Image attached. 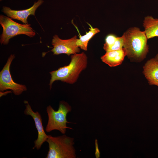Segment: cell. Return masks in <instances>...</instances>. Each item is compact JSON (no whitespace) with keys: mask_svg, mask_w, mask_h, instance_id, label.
<instances>
[{"mask_svg":"<svg viewBox=\"0 0 158 158\" xmlns=\"http://www.w3.org/2000/svg\"><path fill=\"white\" fill-rule=\"evenodd\" d=\"M72 111V107L67 102L60 101L57 111H55L51 105L47 106L46 111L48 116V122L45 128L47 132L53 130H58L62 134H65L67 129H73L67 126V123H72L67 120V114Z\"/></svg>","mask_w":158,"mask_h":158,"instance_id":"277c9868","label":"cell"},{"mask_svg":"<svg viewBox=\"0 0 158 158\" xmlns=\"http://www.w3.org/2000/svg\"><path fill=\"white\" fill-rule=\"evenodd\" d=\"M15 57L14 54H11L8 57L7 61L0 72V91H3L10 89L16 95H19L27 88L24 85L14 82L12 78L10 73V66L13 60Z\"/></svg>","mask_w":158,"mask_h":158,"instance_id":"8992f818","label":"cell"},{"mask_svg":"<svg viewBox=\"0 0 158 158\" xmlns=\"http://www.w3.org/2000/svg\"><path fill=\"white\" fill-rule=\"evenodd\" d=\"M10 92V91H7L5 92H3V93H2V92L0 91V97L4 95H6V94Z\"/></svg>","mask_w":158,"mask_h":158,"instance_id":"2e32d148","label":"cell"},{"mask_svg":"<svg viewBox=\"0 0 158 158\" xmlns=\"http://www.w3.org/2000/svg\"><path fill=\"white\" fill-rule=\"evenodd\" d=\"M123 44L124 39L123 35L118 37L114 43L109 48L107 51L121 49L123 48Z\"/></svg>","mask_w":158,"mask_h":158,"instance_id":"9a60e30c","label":"cell"},{"mask_svg":"<svg viewBox=\"0 0 158 158\" xmlns=\"http://www.w3.org/2000/svg\"><path fill=\"white\" fill-rule=\"evenodd\" d=\"M143 73L150 85L158 86V60L155 57L148 60L143 67Z\"/></svg>","mask_w":158,"mask_h":158,"instance_id":"30bf717a","label":"cell"},{"mask_svg":"<svg viewBox=\"0 0 158 158\" xmlns=\"http://www.w3.org/2000/svg\"><path fill=\"white\" fill-rule=\"evenodd\" d=\"M2 0H0V1H1Z\"/></svg>","mask_w":158,"mask_h":158,"instance_id":"ac0fdd59","label":"cell"},{"mask_svg":"<svg viewBox=\"0 0 158 158\" xmlns=\"http://www.w3.org/2000/svg\"><path fill=\"white\" fill-rule=\"evenodd\" d=\"M71 59L68 65L50 72L51 75L49 83L50 89L53 83L56 80L70 84L74 83L81 72L86 68L87 57L84 52L73 54L71 56Z\"/></svg>","mask_w":158,"mask_h":158,"instance_id":"7a4b0ae2","label":"cell"},{"mask_svg":"<svg viewBox=\"0 0 158 158\" xmlns=\"http://www.w3.org/2000/svg\"><path fill=\"white\" fill-rule=\"evenodd\" d=\"M126 56V53L123 48L120 50L106 52L101 57V59L109 66L114 67L121 65Z\"/></svg>","mask_w":158,"mask_h":158,"instance_id":"8fae6325","label":"cell"},{"mask_svg":"<svg viewBox=\"0 0 158 158\" xmlns=\"http://www.w3.org/2000/svg\"><path fill=\"white\" fill-rule=\"evenodd\" d=\"M74 139L65 134L57 136L48 135L49 150L46 158H75Z\"/></svg>","mask_w":158,"mask_h":158,"instance_id":"3957f363","label":"cell"},{"mask_svg":"<svg viewBox=\"0 0 158 158\" xmlns=\"http://www.w3.org/2000/svg\"><path fill=\"white\" fill-rule=\"evenodd\" d=\"M143 26L148 39L158 37V18L147 16L144 18Z\"/></svg>","mask_w":158,"mask_h":158,"instance_id":"7c38bea8","label":"cell"},{"mask_svg":"<svg viewBox=\"0 0 158 158\" xmlns=\"http://www.w3.org/2000/svg\"><path fill=\"white\" fill-rule=\"evenodd\" d=\"M44 2L43 0H38L35 2L32 6L28 9L20 10L11 9L9 7L3 6L1 11L7 16L11 19H16L21 21L25 24H28L27 19L31 15H35L37 8Z\"/></svg>","mask_w":158,"mask_h":158,"instance_id":"9c48e42d","label":"cell"},{"mask_svg":"<svg viewBox=\"0 0 158 158\" xmlns=\"http://www.w3.org/2000/svg\"><path fill=\"white\" fill-rule=\"evenodd\" d=\"M155 58L157 60H158V52L156 55L155 56Z\"/></svg>","mask_w":158,"mask_h":158,"instance_id":"e0dca14e","label":"cell"},{"mask_svg":"<svg viewBox=\"0 0 158 158\" xmlns=\"http://www.w3.org/2000/svg\"><path fill=\"white\" fill-rule=\"evenodd\" d=\"M118 37L113 34H109L106 37L103 46V49L106 52L114 44Z\"/></svg>","mask_w":158,"mask_h":158,"instance_id":"5bb4252c","label":"cell"},{"mask_svg":"<svg viewBox=\"0 0 158 158\" xmlns=\"http://www.w3.org/2000/svg\"><path fill=\"white\" fill-rule=\"evenodd\" d=\"M78 39L76 35L68 39L63 40L56 35L53 36L51 42L53 46L51 50L54 55L64 54L69 56L79 53L80 49L76 44Z\"/></svg>","mask_w":158,"mask_h":158,"instance_id":"52a82bcc","label":"cell"},{"mask_svg":"<svg viewBox=\"0 0 158 158\" xmlns=\"http://www.w3.org/2000/svg\"><path fill=\"white\" fill-rule=\"evenodd\" d=\"M123 48L128 58L132 61L139 62L146 57L149 52L148 40L144 31L138 27H131L123 35Z\"/></svg>","mask_w":158,"mask_h":158,"instance_id":"6da1fadb","label":"cell"},{"mask_svg":"<svg viewBox=\"0 0 158 158\" xmlns=\"http://www.w3.org/2000/svg\"><path fill=\"white\" fill-rule=\"evenodd\" d=\"M0 24L3 28L0 39L1 44H8L11 39L18 35H24L32 37L36 35L30 24H19L2 15H0Z\"/></svg>","mask_w":158,"mask_h":158,"instance_id":"5b68a950","label":"cell"},{"mask_svg":"<svg viewBox=\"0 0 158 158\" xmlns=\"http://www.w3.org/2000/svg\"><path fill=\"white\" fill-rule=\"evenodd\" d=\"M24 103L25 104L26 107L24 114L26 115L31 116L33 118L38 132V137L34 142V146L33 148L39 150L43 144L46 141L48 135L46 134L44 131L42 124V117L39 113L37 111L34 112L27 101H24Z\"/></svg>","mask_w":158,"mask_h":158,"instance_id":"ba28073f","label":"cell"},{"mask_svg":"<svg viewBox=\"0 0 158 158\" xmlns=\"http://www.w3.org/2000/svg\"><path fill=\"white\" fill-rule=\"evenodd\" d=\"M90 31L83 36L80 35L79 39L77 40L76 44L77 46L81 49L86 51L89 41L95 34L100 32V30L97 28H93L90 24Z\"/></svg>","mask_w":158,"mask_h":158,"instance_id":"4fadbf2b","label":"cell"}]
</instances>
